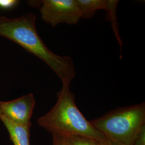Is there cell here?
Here are the masks:
<instances>
[{
  "instance_id": "obj_1",
  "label": "cell",
  "mask_w": 145,
  "mask_h": 145,
  "mask_svg": "<svg viewBox=\"0 0 145 145\" xmlns=\"http://www.w3.org/2000/svg\"><path fill=\"white\" fill-rule=\"evenodd\" d=\"M36 20V16L32 12L14 18L0 17V36L15 42L40 59L60 78L62 85H70L76 75L72 59L56 54L46 46L37 31Z\"/></svg>"
},
{
  "instance_id": "obj_2",
  "label": "cell",
  "mask_w": 145,
  "mask_h": 145,
  "mask_svg": "<svg viewBox=\"0 0 145 145\" xmlns=\"http://www.w3.org/2000/svg\"><path fill=\"white\" fill-rule=\"evenodd\" d=\"M37 123L52 134L62 137L79 135L99 141L105 139L78 109L70 85H62L57 93L56 103L50 111L38 119Z\"/></svg>"
},
{
  "instance_id": "obj_3",
  "label": "cell",
  "mask_w": 145,
  "mask_h": 145,
  "mask_svg": "<svg viewBox=\"0 0 145 145\" xmlns=\"http://www.w3.org/2000/svg\"><path fill=\"white\" fill-rule=\"evenodd\" d=\"M90 123L107 139L121 145H133L145 127V103L119 107Z\"/></svg>"
},
{
  "instance_id": "obj_4",
  "label": "cell",
  "mask_w": 145,
  "mask_h": 145,
  "mask_svg": "<svg viewBox=\"0 0 145 145\" xmlns=\"http://www.w3.org/2000/svg\"><path fill=\"white\" fill-rule=\"evenodd\" d=\"M40 11L42 20L52 27L62 23L76 24L81 18L76 0H44Z\"/></svg>"
},
{
  "instance_id": "obj_5",
  "label": "cell",
  "mask_w": 145,
  "mask_h": 145,
  "mask_svg": "<svg viewBox=\"0 0 145 145\" xmlns=\"http://www.w3.org/2000/svg\"><path fill=\"white\" fill-rule=\"evenodd\" d=\"M35 105V96L30 93L11 101H0V109L2 115L13 123L31 127V117Z\"/></svg>"
},
{
  "instance_id": "obj_6",
  "label": "cell",
  "mask_w": 145,
  "mask_h": 145,
  "mask_svg": "<svg viewBox=\"0 0 145 145\" xmlns=\"http://www.w3.org/2000/svg\"><path fill=\"white\" fill-rule=\"evenodd\" d=\"M0 119L8 130L14 145H30V127L15 124L3 115L0 116Z\"/></svg>"
},
{
  "instance_id": "obj_7",
  "label": "cell",
  "mask_w": 145,
  "mask_h": 145,
  "mask_svg": "<svg viewBox=\"0 0 145 145\" xmlns=\"http://www.w3.org/2000/svg\"><path fill=\"white\" fill-rule=\"evenodd\" d=\"M81 12V18H91L95 12L105 10L108 7V0H76Z\"/></svg>"
},
{
  "instance_id": "obj_8",
  "label": "cell",
  "mask_w": 145,
  "mask_h": 145,
  "mask_svg": "<svg viewBox=\"0 0 145 145\" xmlns=\"http://www.w3.org/2000/svg\"><path fill=\"white\" fill-rule=\"evenodd\" d=\"M118 2V1L108 0V7L106 11L108 15L109 20L111 22L112 29L114 31L115 36L116 37L117 40H118L120 46L121 47L122 46V43L118 33L117 21V17H116V11Z\"/></svg>"
},
{
  "instance_id": "obj_9",
  "label": "cell",
  "mask_w": 145,
  "mask_h": 145,
  "mask_svg": "<svg viewBox=\"0 0 145 145\" xmlns=\"http://www.w3.org/2000/svg\"><path fill=\"white\" fill-rule=\"evenodd\" d=\"M63 137L67 145H100L99 141L83 135H70Z\"/></svg>"
},
{
  "instance_id": "obj_10",
  "label": "cell",
  "mask_w": 145,
  "mask_h": 145,
  "mask_svg": "<svg viewBox=\"0 0 145 145\" xmlns=\"http://www.w3.org/2000/svg\"><path fill=\"white\" fill-rule=\"evenodd\" d=\"M19 3L17 0H0V9H10L14 8Z\"/></svg>"
},
{
  "instance_id": "obj_11",
  "label": "cell",
  "mask_w": 145,
  "mask_h": 145,
  "mask_svg": "<svg viewBox=\"0 0 145 145\" xmlns=\"http://www.w3.org/2000/svg\"><path fill=\"white\" fill-rule=\"evenodd\" d=\"M52 135L53 145H67L65 139L62 136L56 134H52Z\"/></svg>"
},
{
  "instance_id": "obj_12",
  "label": "cell",
  "mask_w": 145,
  "mask_h": 145,
  "mask_svg": "<svg viewBox=\"0 0 145 145\" xmlns=\"http://www.w3.org/2000/svg\"><path fill=\"white\" fill-rule=\"evenodd\" d=\"M133 145H145V127L138 135Z\"/></svg>"
},
{
  "instance_id": "obj_13",
  "label": "cell",
  "mask_w": 145,
  "mask_h": 145,
  "mask_svg": "<svg viewBox=\"0 0 145 145\" xmlns=\"http://www.w3.org/2000/svg\"><path fill=\"white\" fill-rule=\"evenodd\" d=\"M99 144L100 145H121L111 140H108L106 138L99 141Z\"/></svg>"
},
{
  "instance_id": "obj_14",
  "label": "cell",
  "mask_w": 145,
  "mask_h": 145,
  "mask_svg": "<svg viewBox=\"0 0 145 145\" xmlns=\"http://www.w3.org/2000/svg\"><path fill=\"white\" fill-rule=\"evenodd\" d=\"M2 115V112H1V109H0V116Z\"/></svg>"
}]
</instances>
